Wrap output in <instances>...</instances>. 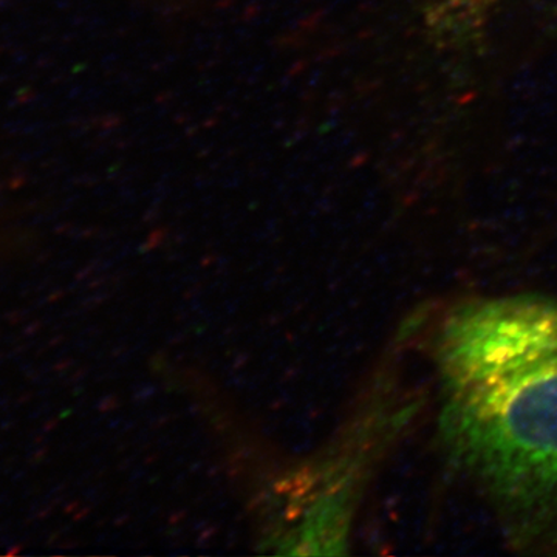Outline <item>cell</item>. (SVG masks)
Returning a JSON list of instances; mask_svg holds the SVG:
<instances>
[{
	"label": "cell",
	"instance_id": "6da1fadb",
	"mask_svg": "<svg viewBox=\"0 0 557 557\" xmlns=\"http://www.w3.org/2000/svg\"><path fill=\"white\" fill-rule=\"evenodd\" d=\"M434 440L505 547L557 557V296H469L428 310Z\"/></svg>",
	"mask_w": 557,
	"mask_h": 557
},
{
	"label": "cell",
	"instance_id": "7a4b0ae2",
	"mask_svg": "<svg viewBox=\"0 0 557 557\" xmlns=\"http://www.w3.org/2000/svg\"><path fill=\"white\" fill-rule=\"evenodd\" d=\"M498 0H421V11L435 38L468 42L485 24Z\"/></svg>",
	"mask_w": 557,
	"mask_h": 557
}]
</instances>
